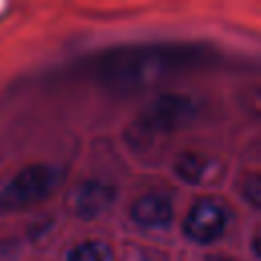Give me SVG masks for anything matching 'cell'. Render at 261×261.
<instances>
[{"mask_svg": "<svg viewBox=\"0 0 261 261\" xmlns=\"http://www.w3.org/2000/svg\"><path fill=\"white\" fill-rule=\"evenodd\" d=\"M249 108L257 112V116H261V90L255 96H249Z\"/></svg>", "mask_w": 261, "mask_h": 261, "instance_id": "cell-10", "label": "cell"}, {"mask_svg": "<svg viewBox=\"0 0 261 261\" xmlns=\"http://www.w3.org/2000/svg\"><path fill=\"white\" fill-rule=\"evenodd\" d=\"M59 184V171L47 163H33L20 169L0 192L2 210H18L45 200Z\"/></svg>", "mask_w": 261, "mask_h": 261, "instance_id": "cell-2", "label": "cell"}, {"mask_svg": "<svg viewBox=\"0 0 261 261\" xmlns=\"http://www.w3.org/2000/svg\"><path fill=\"white\" fill-rule=\"evenodd\" d=\"M204 261H234V259H230V257H222V255H214V257H208V259H204Z\"/></svg>", "mask_w": 261, "mask_h": 261, "instance_id": "cell-12", "label": "cell"}, {"mask_svg": "<svg viewBox=\"0 0 261 261\" xmlns=\"http://www.w3.org/2000/svg\"><path fill=\"white\" fill-rule=\"evenodd\" d=\"M243 196L255 208H261V175H251L243 186Z\"/></svg>", "mask_w": 261, "mask_h": 261, "instance_id": "cell-9", "label": "cell"}, {"mask_svg": "<svg viewBox=\"0 0 261 261\" xmlns=\"http://www.w3.org/2000/svg\"><path fill=\"white\" fill-rule=\"evenodd\" d=\"M177 175L188 184H198L206 171V159L198 153H181L175 161Z\"/></svg>", "mask_w": 261, "mask_h": 261, "instance_id": "cell-7", "label": "cell"}, {"mask_svg": "<svg viewBox=\"0 0 261 261\" xmlns=\"http://www.w3.org/2000/svg\"><path fill=\"white\" fill-rule=\"evenodd\" d=\"M253 249H255V253L261 257V228L257 230V234H255V239H253Z\"/></svg>", "mask_w": 261, "mask_h": 261, "instance_id": "cell-11", "label": "cell"}, {"mask_svg": "<svg viewBox=\"0 0 261 261\" xmlns=\"http://www.w3.org/2000/svg\"><path fill=\"white\" fill-rule=\"evenodd\" d=\"M130 216L137 224L147 226V228L167 226L173 216L171 200L163 194H145L133 202Z\"/></svg>", "mask_w": 261, "mask_h": 261, "instance_id": "cell-6", "label": "cell"}, {"mask_svg": "<svg viewBox=\"0 0 261 261\" xmlns=\"http://www.w3.org/2000/svg\"><path fill=\"white\" fill-rule=\"evenodd\" d=\"M184 232L200 245H208V243L220 239L222 232H224V212H222V208L218 204H214L212 200H208V198L198 200L190 208V212L184 220Z\"/></svg>", "mask_w": 261, "mask_h": 261, "instance_id": "cell-4", "label": "cell"}, {"mask_svg": "<svg viewBox=\"0 0 261 261\" xmlns=\"http://www.w3.org/2000/svg\"><path fill=\"white\" fill-rule=\"evenodd\" d=\"M192 114H194V104L186 96L163 94L143 112V116L133 124V128H128L130 139L139 143V139L149 141L155 135L171 133L173 128L188 122Z\"/></svg>", "mask_w": 261, "mask_h": 261, "instance_id": "cell-3", "label": "cell"}, {"mask_svg": "<svg viewBox=\"0 0 261 261\" xmlns=\"http://www.w3.org/2000/svg\"><path fill=\"white\" fill-rule=\"evenodd\" d=\"M186 51L167 47H133L108 53L100 65L102 82L114 92H137L177 67Z\"/></svg>", "mask_w": 261, "mask_h": 261, "instance_id": "cell-1", "label": "cell"}, {"mask_svg": "<svg viewBox=\"0 0 261 261\" xmlns=\"http://www.w3.org/2000/svg\"><path fill=\"white\" fill-rule=\"evenodd\" d=\"M108 259V249L102 243H82L75 249L69 251L67 261H106Z\"/></svg>", "mask_w": 261, "mask_h": 261, "instance_id": "cell-8", "label": "cell"}, {"mask_svg": "<svg viewBox=\"0 0 261 261\" xmlns=\"http://www.w3.org/2000/svg\"><path fill=\"white\" fill-rule=\"evenodd\" d=\"M114 194L116 192L110 184L88 179L73 194V212L82 218H96L112 204Z\"/></svg>", "mask_w": 261, "mask_h": 261, "instance_id": "cell-5", "label": "cell"}]
</instances>
